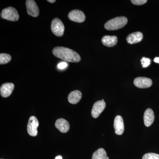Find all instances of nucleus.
I'll return each mask as SVG.
<instances>
[{"label":"nucleus","instance_id":"obj_1","mask_svg":"<svg viewBox=\"0 0 159 159\" xmlns=\"http://www.w3.org/2000/svg\"><path fill=\"white\" fill-rule=\"evenodd\" d=\"M52 53L55 57L67 62H78L81 60V57L77 52L68 48L56 47Z\"/></svg>","mask_w":159,"mask_h":159},{"label":"nucleus","instance_id":"obj_2","mask_svg":"<svg viewBox=\"0 0 159 159\" xmlns=\"http://www.w3.org/2000/svg\"><path fill=\"white\" fill-rule=\"evenodd\" d=\"M128 22V20L125 16L117 17L108 20L104 25V28L109 31L118 30L124 27Z\"/></svg>","mask_w":159,"mask_h":159},{"label":"nucleus","instance_id":"obj_3","mask_svg":"<svg viewBox=\"0 0 159 159\" xmlns=\"http://www.w3.org/2000/svg\"><path fill=\"white\" fill-rule=\"evenodd\" d=\"M1 17L3 19L11 21H16L19 19V15L16 9L13 7H9L3 9Z\"/></svg>","mask_w":159,"mask_h":159},{"label":"nucleus","instance_id":"obj_4","mask_svg":"<svg viewBox=\"0 0 159 159\" xmlns=\"http://www.w3.org/2000/svg\"><path fill=\"white\" fill-rule=\"evenodd\" d=\"M51 30L54 35L57 37H61L64 33V25L59 19L55 18L51 22Z\"/></svg>","mask_w":159,"mask_h":159},{"label":"nucleus","instance_id":"obj_5","mask_svg":"<svg viewBox=\"0 0 159 159\" xmlns=\"http://www.w3.org/2000/svg\"><path fill=\"white\" fill-rule=\"evenodd\" d=\"M39 125V123L37 118L34 116L30 117L27 125V131L30 136L35 137L37 135Z\"/></svg>","mask_w":159,"mask_h":159},{"label":"nucleus","instance_id":"obj_6","mask_svg":"<svg viewBox=\"0 0 159 159\" xmlns=\"http://www.w3.org/2000/svg\"><path fill=\"white\" fill-rule=\"evenodd\" d=\"M27 12L32 17H36L39 13V9L37 4L34 0H27L26 1Z\"/></svg>","mask_w":159,"mask_h":159},{"label":"nucleus","instance_id":"obj_7","mask_svg":"<svg viewBox=\"0 0 159 159\" xmlns=\"http://www.w3.org/2000/svg\"><path fill=\"white\" fill-rule=\"evenodd\" d=\"M69 19L77 23H82L85 20V16L82 11L75 9L69 12L68 15Z\"/></svg>","mask_w":159,"mask_h":159},{"label":"nucleus","instance_id":"obj_8","mask_svg":"<svg viewBox=\"0 0 159 159\" xmlns=\"http://www.w3.org/2000/svg\"><path fill=\"white\" fill-rule=\"evenodd\" d=\"M134 84L140 89L148 88L152 84V80L150 78L145 77H138L134 79Z\"/></svg>","mask_w":159,"mask_h":159},{"label":"nucleus","instance_id":"obj_9","mask_svg":"<svg viewBox=\"0 0 159 159\" xmlns=\"http://www.w3.org/2000/svg\"><path fill=\"white\" fill-rule=\"evenodd\" d=\"M106 107V103L104 101L99 100L97 101L94 103L92 108V116L94 118H97L99 116V115L103 111Z\"/></svg>","mask_w":159,"mask_h":159},{"label":"nucleus","instance_id":"obj_10","mask_svg":"<svg viewBox=\"0 0 159 159\" xmlns=\"http://www.w3.org/2000/svg\"><path fill=\"white\" fill-rule=\"evenodd\" d=\"M14 89V84L11 83L3 84L0 88V93L4 98L9 97L12 93Z\"/></svg>","mask_w":159,"mask_h":159},{"label":"nucleus","instance_id":"obj_11","mask_svg":"<svg viewBox=\"0 0 159 159\" xmlns=\"http://www.w3.org/2000/svg\"><path fill=\"white\" fill-rule=\"evenodd\" d=\"M114 127L115 133L117 135H122L124 131V125L122 116H117L114 120Z\"/></svg>","mask_w":159,"mask_h":159},{"label":"nucleus","instance_id":"obj_12","mask_svg":"<svg viewBox=\"0 0 159 159\" xmlns=\"http://www.w3.org/2000/svg\"><path fill=\"white\" fill-rule=\"evenodd\" d=\"M56 128L63 133L67 132L70 129V124L67 120L64 119H57L55 122Z\"/></svg>","mask_w":159,"mask_h":159},{"label":"nucleus","instance_id":"obj_13","mask_svg":"<svg viewBox=\"0 0 159 159\" xmlns=\"http://www.w3.org/2000/svg\"><path fill=\"white\" fill-rule=\"evenodd\" d=\"M154 114L152 110L148 108L145 111L144 114V122L145 126L149 127L154 121Z\"/></svg>","mask_w":159,"mask_h":159},{"label":"nucleus","instance_id":"obj_14","mask_svg":"<svg viewBox=\"0 0 159 159\" xmlns=\"http://www.w3.org/2000/svg\"><path fill=\"white\" fill-rule=\"evenodd\" d=\"M143 38V34L142 32L138 31L129 34L126 38V41L128 43L134 44L142 41Z\"/></svg>","mask_w":159,"mask_h":159},{"label":"nucleus","instance_id":"obj_15","mask_svg":"<svg viewBox=\"0 0 159 159\" xmlns=\"http://www.w3.org/2000/svg\"><path fill=\"white\" fill-rule=\"evenodd\" d=\"M102 43L107 47H113L116 46L118 43V38L116 36L105 35L101 40Z\"/></svg>","mask_w":159,"mask_h":159},{"label":"nucleus","instance_id":"obj_16","mask_svg":"<svg viewBox=\"0 0 159 159\" xmlns=\"http://www.w3.org/2000/svg\"><path fill=\"white\" fill-rule=\"evenodd\" d=\"M82 97V93L79 90H75L69 94L68 99L69 102L72 104H75L80 101Z\"/></svg>","mask_w":159,"mask_h":159},{"label":"nucleus","instance_id":"obj_17","mask_svg":"<svg viewBox=\"0 0 159 159\" xmlns=\"http://www.w3.org/2000/svg\"><path fill=\"white\" fill-rule=\"evenodd\" d=\"M107 154L103 148H99L93 154L92 159H106Z\"/></svg>","mask_w":159,"mask_h":159},{"label":"nucleus","instance_id":"obj_18","mask_svg":"<svg viewBox=\"0 0 159 159\" xmlns=\"http://www.w3.org/2000/svg\"><path fill=\"white\" fill-rule=\"evenodd\" d=\"M11 57L9 54L1 53L0 54V64L4 65L8 63L11 60Z\"/></svg>","mask_w":159,"mask_h":159},{"label":"nucleus","instance_id":"obj_19","mask_svg":"<svg viewBox=\"0 0 159 159\" xmlns=\"http://www.w3.org/2000/svg\"><path fill=\"white\" fill-rule=\"evenodd\" d=\"M142 159H159V155L154 153H146L142 157Z\"/></svg>","mask_w":159,"mask_h":159},{"label":"nucleus","instance_id":"obj_20","mask_svg":"<svg viewBox=\"0 0 159 159\" xmlns=\"http://www.w3.org/2000/svg\"><path fill=\"white\" fill-rule=\"evenodd\" d=\"M142 67L143 68H146L150 65L151 63V60L149 58H146V57H142L141 60Z\"/></svg>","mask_w":159,"mask_h":159},{"label":"nucleus","instance_id":"obj_21","mask_svg":"<svg viewBox=\"0 0 159 159\" xmlns=\"http://www.w3.org/2000/svg\"><path fill=\"white\" fill-rule=\"evenodd\" d=\"M131 2L135 5L141 6L144 5L147 2V0H131Z\"/></svg>","mask_w":159,"mask_h":159},{"label":"nucleus","instance_id":"obj_22","mask_svg":"<svg viewBox=\"0 0 159 159\" xmlns=\"http://www.w3.org/2000/svg\"><path fill=\"white\" fill-rule=\"evenodd\" d=\"M68 65V64L66 62H61L58 64V65H57V67L60 69V70H63V69H65L66 68Z\"/></svg>","mask_w":159,"mask_h":159},{"label":"nucleus","instance_id":"obj_23","mask_svg":"<svg viewBox=\"0 0 159 159\" xmlns=\"http://www.w3.org/2000/svg\"><path fill=\"white\" fill-rule=\"evenodd\" d=\"M154 61L156 63H159V57H156L154 59Z\"/></svg>","mask_w":159,"mask_h":159},{"label":"nucleus","instance_id":"obj_24","mask_svg":"<svg viewBox=\"0 0 159 159\" xmlns=\"http://www.w3.org/2000/svg\"><path fill=\"white\" fill-rule=\"evenodd\" d=\"M48 2L50 3H53L55 2L56 1L55 0H48Z\"/></svg>","mask_w":159,"mask_h":159},{"label":"nucleus","instance_id":"obj_25","mask_svg":"<svg viewBox=\"0 0 159 159\" xmlns=\"http://www.w3.org/2000/svg\"><path fill=\"white\" fill-rule=\"evenodd\" d=\"M55 159H62V157L60 156H58L56 157Z\"/></svg>","mask_w":159,"mask_h":159},{"label":"nucleus","instance_id":"obj_26","mask_svg":"<svg viewBox=\"0 0 159 159\" xmlns=\"http://www.w3.org/2000/svg\"><path fill=\"white\" fill-rule=\"evenodd\" d=\"M106 159H109V157H107Z\"/></svg>","mask_w":159,"mask_h":159},{"label":"nucleus","instance_id":"obj_27","mask_svg":"<svg viewBox=\"0 0 159 159\" xmlns=\"http://www.w3.org/2000/svg\"></svg>","mask_w":159,"mask_h":159}]
</instances>
